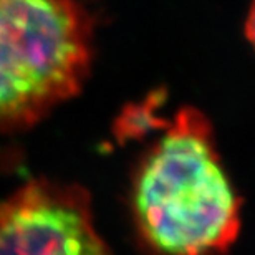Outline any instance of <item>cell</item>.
<instances>
[{
	"label": "cell",
	"instance_id": "cell-2",
	"mask_svg": "<svg viewBox=\"0 0 255 255\" xmlns=\"http://www.w3.org/2000/svg\"><path fill=\"white\" fill-rule=\"evenodd\" d=\"M93 27L76 0H0V131L27 129L80 93Z\"/></svg>",
	"mask_w": 255,
	"mask_h": 255
},
{
	"label": "cell",
	"instance_id": "cell-1",
	"mask_svg": "<svg viewBox=\"0 0 255 255\" xmlns=\"http://www.w3.org/2000/svg\"><path fill=\"white\" fill-rule=\"evenodd\" d=\"M132 179V214L154 255H224L241 232V199L209 120L181 108Z\"/></svg>",
	"mask_w": 255,
	"mask_h": 255
},
{
	"label": "cell",
	"instance_id": "cell-4",
	"mask_svg": "<svg viewBox=\"0 0 255 255\" xmlns=\"http://www.w3.org/2000/svg\"><path fill=\"white\" fill-rule=\"evenodd\" d=\"M246 35L249 42L252 43V47L255 48V0H252L251 7H249L247 20H246Z\"/></svg>",
	"mask_w": 255,
	"mask_h": 255
},
{
	"label": "cell",
	"instance_id": "cell-3",
	"mask_svg": "<svg viewBox=\"0 0 255 255\" xmlns=\"http://www.w3.org/2000/svg\"><path fill=\"white\" fill-rule=\"evenodd\" d=\"M0 255H111L80 186L27 182L0 202Z\"/></svg>",
	"mask_w": 255,
	"mask_h": 255
}]
</instances>
